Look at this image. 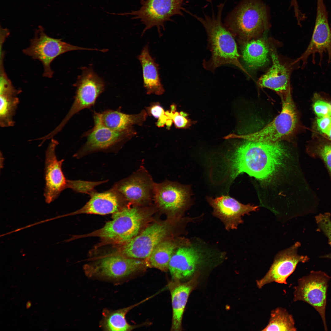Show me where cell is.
Here are the masks:
<instances>
[{"instance_id": "cell-7", "label": "cell", "mask_w": 331, "mask_h": 331, "mask_svg": "<svg viewBox=\"0 0 331 331\" xmlns=\"http://www.w3.org/2000/svg\"><path fill=\"white\" fill-rule=\"evenodd\" d=\"M143 220L136 207H124L113 214L112 219L86 236L99 237L111 243L124 244L137 235Z\"/></svg>"}, {"instance_id": "cell-15", "label": "cell", "mask_w": 331, "mask_h": 331, "mask_svg": "<svg viewBox=\"0 0 331 331\" xmlns=\"http://www.w3.org/2000/svg\"><path fill=\"white\" fill-rule=\"evenodd\" d=\"M301 245L297 242L290 247L278 253L269 270L261 279L256 281L259 289L273 282L287 284V279L295 271L299 262L305 263L309 258L306 256L299 255L297 251Z\"/></svg>"}, {"instance_id": "cell-33", "label": "cell", "mask_w": 331, "mask_h": 331, "mask_svg": "<svg viewBox=\"0 0 331 331\" xmlns=\"http://www.w3.org/2000/svg\"><path fill=\"white\" fill-rule=\"evenodd\" d=\"M331 214L329 212L320 214L315 217V219L318 229L321 230L328 239L329 243L331 246ZM322 257L331 259V253L321 257Z\"/></svg>"}, {"instance_id": "cell-32", "label": "cell", "mask_w": 331, "mask_h": 331, "mask_svg": "<svg viewBox=\"0 0 331 331\" xmlns=\"http://www.w3.org/2000/svg\"><path fill=\"white\" fill-rule=\"evenodd\" d=\"M170 107V111H167L166 112L172 120L176 128L187 129L196 123L188 118V114L186 112L183 111L176 112V105L174 104L172 105Z\"/></svg>"}, {"instance_id": "cell-26", "label": "cell", "mask_w": 331, "mask_h": 331, "mask_svg": "<svg viewBox=\"0 0 331 331\" xmlns=\"http://www.w3.org/2000/svg\"><path fill=\"white\" fill-rule=\"evenodd\" d=\"M268 45L262 39L252 40L243 45V61L250 70H255L265 65L268 61Z\"/></svg>"}, {"instance_id": "cell-25", "label": "cell", "mask_w": 331, "mask_h": 331, "mask_svg": "<svg viewBox=\"0 0 331 331\" xmlns=\"http://www.w3.org/2000/svg\"><path fill=\"white\" fill-rule=\"evenodd\" d=\"M151 297L146 298L139 302L126 307L112 310L105 309L102 312V317L100 323V326L105 331H131L137 326L131 325L126 321L127 313L135 306L147 301Z\"/></svg>"}, {"instance_id": "cell-17", "label": "cell", "mask_w": 331, "mask_h": 331, "mask_svg": "<svg viewBox=\"0 0 331 331\" xmlns=\"http://www.w3.org/2000/svg\"><path fill=\"white\" fill-rule=\"evenodd\" d=\"M207 199L213 209V215L222 222L228 230L237 229L243 223L242 216L258 209L257 206L244 204L228 196L208 197Z\"/></svg>"}, {"instance_id": "cell-9", "label": "cell", "mask_w": 331, "mask_h": 331, "mask_svg": "<svg viewBox=\"0 0 331 331\" xmlns=\"http://www.w3.org/2000/svg\"><path fill=\"white\" fill-rule=\"evenodd\" d=\"M139 9L121 15H130L133 19L139 20L145 26L142 35L151 28L155 27L160 35L161 29L165 30V23L172 21L171 18L175 15H183V0H140Z\"/></svg>"}, {"instance_id": "cell-4", "label": "cell", "mask_w": 331, "mask_h": 331, "mask_svg": "<svg viewBox=\"0 0 331 331\" xmlns=\"http://www.w3.org/2000/svg\"><path fill=\"white\" fill-rule=\"evenodd\" d=\"M225 255L201 241L194 240L186 245L179 247L172 255L169 266L172 280L181 281L187 279L200 268L221 261Z\"/></svg>"}, {"instance_id": "cell-10", "label": "cell", "mask_w": 331, "mask_h": 331, "mask_svg": "<svg viewBox=\"0 0 331 331\" xmlns=\"http://www.w3.org/2000/svg\"><path fill=\"white\" fill-rule=\"evenodd\" d=\"M82 50L98 51V49L73 45L60 39L51 37L45 33L42 27H40L36 32L34 38L31 40L29 46L23 49V52L32 59L40 61L44 67L43 76L51 78L54 72L51 64L56 57L68 51Z\"/></svg>"}, {"instance_id": "cell-12", "label": "cell", "mask_w": 331, "mask_h": 331, "mask_svg": "<svg viewBox=\"0 0 331 331\" xmlns=\"http://www.w3.org/2000/svg\"><path fill=\"white\" fill-rule=\"evenodd\" d=\"M324 52L328 55V63L331 62V27L324 0H317L316 16L311 40L305 52L297 61L302 60L304 68L311 55L312 62L315 63V54L317 53L320 57L319 64H321Z\"/></svg>"}, {"instance_id": "cell-34", "label": "cell", "mask_w": 331, "mask_h": 331, "mask_svg": "<svg viewBox=\"0 0 331 331\" xmlns=\"http://www.w3.org/2000/svg\"><path fill=\"white\" fill-rule=\"evenodd\" d=\"M316 123L318 130L331 141V112L324 116L317 117Z\"/></svg>"}, {"instance_id": "cell-14", "label": "cell", "mask_w": 331, "mask_h": 331, "mask_svg": "<svg viewBox=\"0 0 331 331\" xmlns=\"http://www.w3.org/2000/svg\"><path fill=\"white\" fill-rule=\"evenodd\" d=\"M168 226L155 223L147 227L140 234L123 244L121 255L139 259H148L154 248L167 234Z\"/></svg>"}, {"instance_id": "cell-31", "label": "cell", "mask_w": 331, "mask_h": 331, "mask_svg": "<svg viewBox=\"0 0 331 331\" xmlns=\"http://www.w3.org/2000/svg\"><path fill=\"white\" fill-rule=\"evenodd\" d=\"M146 109L147 114L158 119L156 123L158 127H162L166 125L167 128L169 129L170 128L173 122L159 103H153Z\"/></svg>"}, {"instance_id": "cell-11", "label": "cell", "mask_w": 331, "mask_h": 331, "mask_svg": "<svg viewBox=\"0 0 331 331\" xmlns=\"http://www.w3.org/2000/svg\"><path fill=\"white\" fill-rule=\"evenodd\" d=\"M331 276L321 271H312L299 279L294 287L293 300L301 301L313 306L320 314L324 329L327 331L325 318L327 292Z\"/></svg>"}, {"instance_id": "cell-2", "label": "cell", "mask_w": 331, "mask_h": 331, "mask_svg": "<svg viewBox=\"0 0 331 331\" xmlns=\"http://www.w3.org/2000/svg\"><path fill=\"white\" fill-rule=\"evenodd\" d=\"M224 4L218 5L216 16L213 12L211 16L205 15L203 18L188 12L202 24L207 34L211 55L208 61L203 62V66L206 70L214 71L222 65L231 64L247 73L239 62L240 55L234 36L222 21Z\"/></svg>"}, {"instance_id": "cell-35", "label": "cell", "mask_w": 331, "mask_h": 331, "mask_svg": "<svg viewBox=\"0 0 331 331\" xmlns=\"http://www.w3.org/2000/svg\"><path fill=\"white\" fill-rule=\"evenodd\" d=\"M313 108L317 117L323 116L331 111V103L324 100H318L314 102Z\"/></svg>"}, {"instance_id": "cell-36", "label": "cell", "mask_w": 331, "mask_h": 331, "mask_svg": "<svg viewBox=\"0 0 331 331\" xmlns=\"http://www.w3.org/2000/svg\"><path fill=\"white\" fill-rule=\"evenodd\" d=\"M31 306V303L30 301H28L27 302L26 304V308L27 309H28L30 308Z\"/></svg>"}, {"instance_id": "cell-21", "label": "cell", "mask_w": 331, "mask_h": 331, "mask_svg": "<svg viewBox=\"0 0 331 331\" xmlns=\"http://www.w3.org/2000/svg\"><path fill=\"white\" fill-rule=\"evenodd\" d=\"M147 116L144 110L140 113L128 114L120 111L108 110L102 112H95L93 115L94 124H98L112 130L123 131L132 128L134 125H142Z\"/></svg>"}, {"instance_id": "cell-23", "label": "cell", "mask_w": 331, "mask_h": 331, "mask_svg": "<svg viewBox=\"0 0 331 331\" xmlns=\"http://www.w3.org/2000/svg\"><path fill=\"white\" fill-rule=\"evenodd\" d=\"M192 284L191 280L184 283H181L180 281L172 280L168 284L172 308L171 331L182 330L183 314L192 289Z\"/></svg>"}, {"instance_id": "cell-1", "label": "cell", "mask_w": 331, "mask_h": 331, "mask_svg": "<svg viewBox=\"0 0 331 331\" xmlns=\"http://www.w3.org/2000/svg\"><path fill=\"white\" fill-rule=\"evenodd\" d=\"M287 154L280 143H267L246 140L231 159L232 177L243 173L261 181L271 178L282 166Z\"/></svg>"}, {"instance_id": "cell-13", "label": "cell", "mask_w": 331, "mask_h": 331, "mask_svg": "<svg viewBox=\"0 0 331 331\" xmlns=\"http://www.w3.org/2000/svg\"><path fill=\"white\" fill-rule=\"evenodd\" d=\"M154 183L148 172L142 167L130 176L116 183L112 188L118 192L127 203L140 205L153 199Z\"/></svg>"}, {"instance_id": "cell-6", "label": "cell", "mask_w": 331, "mask_h": 331, "mask_svg": "<svg viewBox=\"0 0 331 331\" xmlns=\"http://www.w3.org/2000/svg\"><path fill=\"white\" fill-rule=\"evenodd\" d=\"M147 266L144 260L114 255L86 265L84 270L89 278L118 283L143 271Z\"/></svg>"}, {"instance_id": "cell-37", "label": "cell", "mask_w": 331, "mask_h": 331, "mask_svg": "<svg viewBox=\"0 0 331 331\" xmlns=\"http://www.w3.org/2000/svg\"><path fill=\"white\" fill-rule=\"evenodd\" d=\"M39 139H40V138H39ZM39 139V140H40V139ZM41 143H42V142H41Z\"/></svg>"}, {"instance_id": "cell-5", "label": "cell", "mask_w": 331, "mask_h": 331, "mask_svg": "<svg viewBox=\"0 0 331 331\" xmlns=\"http://www.w3.org/2000/svg\"><path fill=\"white\" fill-rule=\"evenodd\" d=\"M281 98L282 107L280 114L263 128L244 135H229L226 138H238L267 143H278L289 140L297 129L298 115L291 93Z\"/></svg>"}, {"instance_id": "cell-18", "label": "cell", "mask_w": 331, "mask_h": 331, "mask_svg": "<svg viewBox=\"0 0 331 331\" xmlns=\"http://www.w3.org/2000/svg\"><path fill=\"white\" fill-rule=\"evenodd\" d=\"M189 187L177 182L166 180L155 183L153 199L161 209L175 212L184 209L189 202Z\"/></svg>"}, {"instance_id": "cell-30", "label": "cell", "mask_w": 331, "mask_h": 331, "mask_svg": "<svg viewBox=\"0 0 331 331\" xmlns=\"http://www.w3.org/2000/svg\"><path fill=\"white\" fill-rule=\"evenodd\" d=\"M308 154L314 158H319L323 162L331 178V142H318L309 145Z\"/></svg>"}, {"instance_id": "cell-3", "label": "cell", "mask_w": 331, "mask_h": 331, "mask_svg": "<svg viewBox=\"0 0 331 331\" xmlns=\"http://www.w3.org/2000/svg\"><path fill=\"white\" fill-rule=\"evenodd\" d=\"M224 25L242 45L268 29L269 15L262 0H242L229 13Z\"/></svg>"}, {"instance_id": "cell-24", "label": "cell", "mask_w": 331, "mask_h": 331, "mask_svg": "<svg viewBox=\"0 0 331 331\" xmlns=\"http://www.w3.org/2000/svg\"><path fill=\"white\" fill-rule=\"evenodd\" d=\"M142 67L144 87L147 94H162L165 89L159 73V65L150 54L148 44L137 57Z\"/></svg>"}, {"instance_id": "cell-16", "label": "cell", "mask_w": 331, "mask_h": 331, "mask_svg": "<svg viewBox=\"0 0 331 331\" xmlns=\"http://www.w3.org/2000/svg\"><path fill=\"white\" fill-rule=\"evenodd\" d=\"M135 133L133 128L118 131L94 124L93 127L85 135L86 141L75 154V156L79 158L94 152L112 148L130 139Z\"/></svg>"}, {"instance_id": "cell-28", "label": "cell", "mask_w": 331, "mask_h": 331, "mask_svg": "<svg viewBox=\"0 0 331 331\" xmlns=\"http://www.w3.org/2000/svg\"><path fill=\"white\" fill-rule=\"evenodd\" d=\"M20 91L0 93V125L2 127L13 126L15 115L19 101Z\"/></svg>"}, {"instance_id": "cell-19", "label": "cell", "mask_w": 331, "mask_h": 331, "mask_svg": "<svg viewBox=\"0 0 331 331\" xmlns=\"http://www.w3.org/2000/svg\"><path fill=\"white\" fill-rule=\"evenodd\" d=\"M58 144L56 140L52 138L46 151L44 196L48 203L54 200L63 190L68 188V180L66 179L62 170L63 160L58 161L55 154V148Z\"/></svg>"}, {"instance_id": "cell-20", "label": "cell", "mask_w": 331, "mask_h": 331, "mask_svg": "<svg viewBox=\"0 0 331 331\" xmlns=\"http://www.w3.org/2000/svg\"><path fill=\"white\" fill-rule=\"evenodd\" d=\"M89 201L81 208L66 216L81 214L105 215L119 211L122 203L127 202L122 196L112 188L103 192H92Z\"/></svg>"}, {"instance_id": "cell-29", "label": "cell", "mask_w": 331, "mask_h": 331, "mask_svg": "<svg viewBox=\"0 0 331 331\" xmlns=\"http://www.w3.org/2000/svg\"><path fill=\"white\" fill-rule=\"evenodd\" d=\"M293 318L287 310L279 307L271 312L268 325L262 331H296Z\"/></svg>"}, {"instance_id": "cell-22", "label": "cell", "mask_w": 331, "mask_h": 331, "mask_svg": "<svg viewBox=\"0 0 331 331\" xmlns=\"http://www.w3.org/2000/svg\"><path fill=\"white\" fill-rule=\"evenodd\" d=\"M271 56L272 65L268 70L259 79L258 84L261 87L275 91L282 98L291 93L289 74L273 51L271 52Z\"/></svg>"}, {"instance_id": "cell-27", "label": "cell", "mask_w": 331, "mask_h": 331, "mask_svg": "<svg viewBox=\"0 0 331 331\" xmlns=\"http://www.w3.org/2000/svg\"><path fill=\"white\" fill-rule=\"evenodd\" d=\"M176 248L175 244L169 241H162L154 248L146 261L147 266L166 272L169 262Z\"/></svg>"}, {"instance_id": "cell-8", "label": "cell", "mask_w": 331, "mask_h": 331, "mask_svg": "<svg viewBox=\"0 0 331 331\" xmlns=\"http://www.w3.org/2000/svg\"><path fill=\"white\" fill-rule=\"evenodd\" d=\"M82 73L75 84L76 89L74 102L68 112L59 124L46 135L51 139L60 132L69 120L82 110L93 106L98 96L104 91L105 84L102 79L91 67H83Z\"/></svg>"}]
</instances>
